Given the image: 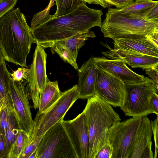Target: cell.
Segmentation results:
<instances>
[{"label":"cell","instance_id":"obj_1","mask_svg":"<svg viewBox=\"0 0 158 158\" xmlns=\"http://www.w3.org/2000/svg\"><path fill=\"white\" fill-rule=\"evenodd\" d=\"M103 14L102 10L90 8L82 2L67 14L56 17L50 15L41 24L31 27L35 43L44 48L55 41L100 27Z\"/></svg>","mask_w":158,"mask_h":158},{"label":"cell","instance_id":"obj_2","mask_svg":"<svg viewBox=\"0 0 158 158\" xmlns=\"http://www.w3.org/2000/svg\"><path fill=\"white\" fill-rule=\"evenodd\" d=\"M33 43L31 27L19 8L0 19V46L5 61L27 67V57Z\"/></svg>","mask_w":158,"mask_h":158},{"label":"cell","instance_id":"obj_3","mask_svg":"<svg viewBox=\"0 0 158 158\" xmlns=\"http://www.w3.org/2000/svg\"><path fill=\"white\" fill-rule=\"evenodd\" d=\"M87 99L83 111L89 140L88 158H95L98 152L109 141V128L121 119L111 106L96 94Z\"/></svg>","mask_w":158,"mask_h":158},{"label":"cell","instance_id":"obj_4","mask_svg":"<svg viewBox=\"0 0 158 158\" xmlns=\"http://www.w3.org/2000/svg\"><path fill=\"white\" fill-rule=\"evenodd\" d=\"M100 27L104 37L113 40L120 38H145L148 34L158 27V22L109 8Z\"/></svg>","mask_w":158,"mask_h":158},{"label":"cell","instance_id":"obj_5","mask_svg":"<svg viewBox=\"0 0 158 158\" xmlns=\"http://www.w3.org/2000/svg\"><path fill=\"white\" fill-rule=\"evenodd\" d=\"M125 88L124 99L120 108L126 116L143 117L154 113L150 100L154 93H157L158 89L152 79L144 77L140 82L125 84Z\"/></svg>","mask_w":158,"mask_h":158},{"label":"cell","instance_id":"obj_6","mask_svg":"<svg viewBox=\"0 0 158 158\" xmlns=\"http://www.w3.org/2000/svg\"><path fill=\"white\" fill-rule=\"evenodd\" d=\"M61 121L56 123L45 133L31 157L78 158Z\"/></svg>","mask_w":158,"mask_h":158},{"label":"cell","instance_id":"obj_7","mask_svg":"<svg viewBox=\"0 0 158 158\" xmlns=\"http://www.w3.org/2000/svg\"><path fill=\"white\" fill-rule=\"evenodd\" d=\"M78 98L76 85L62 92L59 98L48 110L42 113H37L29 138L43 135L56 123L63 120L67 111Z\"/></svg>","mask_w":158,"mask_h":158},{"label":"cell","instance_id":"obj_8","mask_svg":"<svg viewBox=\"0 0 158 158\" xmlns=\"http://www.w3.org/2000/svg\"><path fill=\"white\" fill-rule=\"evenodd\" d=\"M142 117H133L118 121L108 131L113 148L112 158H128L133 140Z\"/></svg>","mask_w":158,"mask_h":158},{"label":"cell","instance_id":"obj_9","mask_svg":"<svg viewBox=\"0 0 158 158\" xmlns=\"http://www.w3.org/2000/svg\"><path fill=\"white\" fill-rule=\"evenodd\" d=\"M36 44L33 61L26 79L35 109L39 108L40 93L44 88L48 79L46 71L47 54L44 47L39 44Z\"/></svg>","mask_w":158,"mask_h":158},{"label":"cell","instance_id":"obj_10","mask_svg":"<svg viewBox=\"0 0 158 158\" xmlns=\"http://www.w3.org/2000/svg\"><path fill=\"white\" fill-rule=\"evenodd\" d=\"M23 81L10 82V92L12 102V111L18 122L20 129L24 131L29 136L34 124L32 118L27 92Z\"/></svg>","mask_w":158,"mask_h":158},{"label":"cell","instance_id":"obj_11","mask_svg":"<svg viewBox=\"0 0 158 158\" xmlns=\"http://www.w3.org/2000/svg\"><path fill=\"white\" fill-rule=\"evenodd\" d=\"M96 69L95 94L111 106L120 107L125 96V84L110 74Z\"/></svg>","mask_w":158,"mask_h":158},{"label":"cell","instance_id":"obj_12","mask_svg":"<svg viewBox=\"0 0 158 158\" xmlns=\"http://www.w3.org/2000/svg\"><path fill=\"white\" fill-rule=\"evenodd\" d=\"M95 37V33L89 31L55 41L47 45L46 48H50L52 54L56 53L64 62L78 69V66L76 60L79 50L89 38Z\"/></svg>","mask_w":158,"mask_h":158},{"label":"cell","instance_id":"obj_13","mask_svg":"<svg viewBox=\"0 0 158 158\" xmlns=\"http://www.w3.org/2000/svg\"><path fill=\"white\" fill-rule=\"evenodd\" d=\"M61 122L78 158H88L89 140L83 111L73 119L66 121L63 120Z\"/></svg>","mask_w":158,"mask_h":158},{"label":"cell","instance_id":"obj_14","mask_svg":"<svg viewBox=\"0 0 158 158\" xmlns=\"http://www.w3.org/2000/svg\"><path fill=\"white\" fill-rule=\"evenodd\" d=\"M96 67L123 81L125 84L142 81L144 77L132 71L123 60L108 59L105 56L94 57Z\"/></svg>","mask_w":158,"mask_h":158},{"label":"cell","instance_id":"obj_15","mask_svg":"<svg viewBox=\"0 0 158 158\" xmlns=\"http://www.w3.org/2000/svg\"><path fill=\"white\" fill-rule=\"evenodd\" d=\"M109 50L102 52V54L107 58L124 61L132 68L143 69L158 66V57L143 55L137 53L114 49L106 45Z\"/></svg>","mask_w":158,"mask_h":158},{"label":"cell","instance_id":"obj_16","mask_svg":"<svg viewBox=\"0 0 158 158\" xmlns=\"http://www.w3.org/2000/svg\"><path fill=\"white\" fill-rule=\"evenodd\" d=\"M94 56L85 62L78 69L79 79L77 87L79 98L85 99L95 94L97 69Z\"/></svg>","mask_w":158,"mask_h":158},{"label":"cell","instance_id":"obj_17","mask_svg":"<svg viewBox=\"0 0 158 158\" xmlns=\"http://www.w3.org/2000/svg\"><path fill=\"white\" fill-rule=\"evenodd\" d=\"M114 49L137 53L158 57V47L147 38L114 40Z\"/></svg>","mask_w":158,"mask_h":158},{"label":"cell","instance_id":"obj_18","mask_svg":"<svg viewBox=\"0 0 158 158\" xmlns=\"http://www.w3.org/2000/svg\"><path fill=\"white\" fill-rule=\"evenodd\" d=\"M152 134L150 120L146 116L142 117L135 135L128 158H141L145 148L152 141Z\"/></svg>","mask_w":158,"mask_h":158},{"label":"cell","instance_id":"obj_19","mask_svg":"<svg viewBox=\"0 0 158 158\" xmlns=\"http://www.w3.org/2000/svg\"><path fill=\"white\" fill-rule=\"evenodd\" d=\"M62 92L60 90L57 81L48 80L44 88L40 92L37 113L44 112L50 108L59 98Z\"/></svg>","mask_w":158,"mask_h":158},{"label":"cell","instance_id":"obj_20","mask_svg":"<svg viewBox=\"0 0 158 158\" xmlns=\"http://www.w3.org/2000/svg\"><path fill=\"white\" fill-rule=\"evenodd\" d=\"M12 78L4 60L0 64V106L1 109L13 108L10 92V82Z\"/></svg>","mask_w":158,"mask_h":158},{"label":"cell","instance_id":"obj_21","mask_svg":"<svg viewBox=\"0 0 158 158\" xmlns=\"http://www.w3.org/2000/svg\"><path fill=\"white\" fill-rule=\"evenodd\" d=\"M158 1L152 0H136L133 1L128 6L117 11L140 18L145 16L150 9L156 4Z\"/></svg>","mask_w":158,"mask_h":158},{"label":"cell","instance_id":"obj_22","mask_svg":"<svg viewBox=\"0 0 158 158\" xmlns=\"http://www.w3.org/2000/svg\"><path fill=\"white\" fill-rule=\"evenodd\" d=\"M19 130L18 122L12 110L5 137L6 146L3 158H6L8 155L12 145L18 135Z\"/></svg>","mask_w":158,"mask_h":158},{"label":"cell","instance_id":"obj_23","mask_svg":"<svg viewBox=\"0 0 158 158\" xmlns=\"http://www.w3.org/2000/svg\"><path fill=\"white\" fill-rule=\"evenodd\" d=\"M29 136L24 130L20 129L18 135L12 145L6 158H19L20 155L27 145Z\"/></svg>","mask_w":158,"mask_h":158},{"label":"cell","instance_id":"obj_24","mask_svg":"<svg viewBox=\"0 0 158 158\" xmlns=\"http://www.w3.org/2000/svg\"><path fill=\"white\" fill-rule=\"evenodd\" d=\"M56 11L55 14L51 15L56 17L64 15L72 12L81 3L78 0H55Z\"/></svg>","mask_w":158,"mask_h":158},{"label":"cell","instance_id":"obj_25","mask_svg":"<svg viewBox=\"0 0 158 158\" xmlns=\"http://www.w3.org/2000/svg\"><path fill=\"white\" fill-rule=\"evenodd\" d=\"M44 135L38 137L29 138L28 141L19 158H29L37 149Z\"/></svg>","mask_w":158,"mask_h":158},{"label":"cell","instance_id":"obj_26","mask_svg":"<svg viewBox=\"0 0 158 158\" xmlns=\"http://www.w3.org/2000/svg\"><path fill=\"white\" fill-rule=\"evenodd\" d=\"M13 110L11 108L5 107L2 109L0 111V132L5 137L6 133L9 118Z\"/></svg>","mask_w":158,"mask_h":158},{"label":"cell","instance_id":"obj_27","mask_svg":"<svg viewBox=\"0 0 158 158\" xmlns=\"http://www.w3.org/2000/svg\"><path fill=\"white\" fill-rule=\"evenodd\" d=\"M17 0H0V19L13 10Z\"/></svg>","mask_w":158,"mask_h":158},{"label":"cell","instance_id":"obj_28","mask_svg":"<svg viewBox=\"0 0 158 158\" xmlns=\"http://www.w3.org/2000/svg\"><path fill=\"white\" fill-rule=\"evenodd\" d=\"M26 67H19L18 69L13 71L10 75L14 81H19L26 79L29 69Z\"/></svg>","mask_w":158,"mask_h":158},{"label":"cell","instance_id":"obj_29","mask_svg":"<svg viewBox=\"0 0 158 158\" xmlns=\"http://www.w3.org/2000/svg\"><path fill=\"white\" fill-rule=\"evenodd\" d=\"M113 148L109 140L98 152L95 158H112Z\"/></svg>","mask_w":158,"mask_h":158},{"label":"cell","instance_id":"obj_30","mask_svg":"<svg viewBox=\"0 0 158 158\" xmlns=\"http://www.w3.org/2000/svg\"><path fill=\"white\" fill-rule=\"evenodd\" d=\"M158 116L155 120L150 121L152 132L153 133L155 145V150L154 158H156L158 152Z\"/></svg>","mask_w":158,"mask_h":158},{"label":"cell","instance_id":"obj_31","mask_svg":"<svg viewBox=\"0 0 158 158\" xmlns=\"http://www.w3.org/2000/svg\"><path fill=\"white\" fill-rule=\"evenodd\" d=\"M145 18L148 20L158 22V3L150 9Z\"/></svg>","mask_w":158,"mask_h":158},{"label":"cell","instance_id":"obj_32","mask_svg":"<svg viewBox=\"0 0 158 158\" xmlns=\"http://www.w3.org/2000/svg\"><path fill=\"white\" fill-rule=\"evenodd\" d=\"M111 5L115 6L118 9H121L129 5L134 0H106Z\"/></svg>","mask_w":158,"mask_h":158},{"label":"cell","instance_id":"obj_33","mask_svg":"<svg viewBox=\"0 0 158 158\" xmlns=\"http://www.w3.org/2000/svg\"><path fill=\"white\" fill-rule=\"evenodd\" d=\"M145 69L146 73L152 78L156 85H158V66L146 69Z\"/></svg>","mask_w":158,"mask_h":158},{"label":"cell","instance_id":"obj_34","mask_svg":"<svg viewBox=\"0 0 158 158\" xmlns=\"http://www.w3.org/2000/svg\"><path fill=\"white\" fill-rule=\"evenodd\" d=\"M146 37L158 47V27L155 28L148 34L146 36Z\"/></svg>","mask_w":158,"mask_h":158},{"label":"cell","instance_id":"obj_35","mask_svg":"<svg viewBox=\"0 0 158 158\" xmlns=\"http://www.w3.org/2000/svg\"><path fill=\"white\" fill-rule=\"evenodd\" d=\"M151 107L157 116L158 115V95L157 93H154L152 96L150 100Z\"/></svg>","mask_w":158,"mask_h":158},{"label":"cell","instance_id":"obj_36","mask_svg":"<svg viewBox=\"0 0 158 158\" xmlns=\"http://www.w3.org/2000/svg\"><path fill=\"white\" fill-rule=\"evenodd\" d=\"M80 2L87 3L89 4H96L100 5L103 8H108L111 5L108 3L106 0H78Z\"/></svg>","mask_w":158,"mask_h":158},{"label":"cell","instance_id":"obj_37","mask_svg":"<svg viewBox=\"0 0 158 158\" xmlns=\"http://www.w3.org/2000/svg\"><path fill=\"white\" fill-rule=\"evenodd\" d=\"M152 141L145 147L142 153L141 158H153V152L152 150Z\"/></svg>","mask_w":158,"mask_h":158},{"label":"cell","instance_id":"obj_38","mask_svg":"<svg viewBox=\"0 0 158 158\" xmlns=\"http://www.w3.org/2000/svg\"><path fill=\"white\" fill-rule=\"evenodd\" d=\"M5 146V137L0 132V158H3Z\"/></svg>","mask_w":158,"mask_h":158},{"label":"cell","instance_id":"obj_39","mask_svg":"<svg viewBox=\"0 0 158 158\" xmlns=\"http://www.w3.org/2000/svg\"><path fill=\"white\" fill-rule=\"evenodd\" d=\"M4 60L2 52L0 46V64Z\"/></svg>","mask_w":158,"mask_h":158},{"label":"cell","instance_id":"obj_40","mask_svg":"<svg viewBox=\"0 0 158 158\" xmlns=\"http://www.w3.org/2000/svg\"><path fill=\"white\" fill-rule=\"evenodd\" d=\"M1 107L0 106V111H1Z\"/></svg>","mask_w":158,"mask_h":158}]
</instances>
